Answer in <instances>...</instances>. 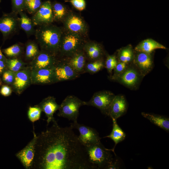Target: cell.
<instances>
[{"instance_id":"obj_1","label":"cell","mask_w":169,"mask_h":169,"mask_svg":"<svg viewBox=\"0 0 169 169\" xmlns=\"http://www.w3.org/2000/svg\"><path fill=\"white\" fill-rule=\"evenodd\" d=\"M52 125L37 136L33 169H93L84 146L70 126Z\"/></svg>"},{"instance_id":"obj_2","label":"cell","mask_w":169,"mask_h":169,"mask_svg":"<svg viewBox=\"0 0 169 169\" xmlns=\"http://www.w3.org/2000/svg\"><path fill=\"white\" fill-rule=\"evenodd\" d=\"M35 32L41 49L58 56L63 32L59 28L50 24L39 26Z\"/></svg>"},{"instance_id":"obj_3","label":"cell","mask_w":169,"mask_h":169,"mask_svg":"<svg viewBox=\"0 0 169 169\" xmlns=\"http://www.w3.org/2000/svg\"><path fill=\"white\" fill-rule=\"evenodd\" d=\"M84 147L88 161L93 169H106L114 159L110 151L112 149L105 148L101 142Z\"/></svg>"},{"instance_id":"obj_4","label":"cell","mask_w":169,"mask_h":169,"mask_svg":"<svg viewBox=\"0 0 169 169\" xmlns=\"http://www.w3.org/2000/svg\"><path fill=\"white\" fill-rule=\"evenodd\" d=\"M81 35L68 31L63 33L58 55L59 58H69L83 49L86 43Z\"/></svg>"},{"instance_id":"obj_5","label":"cell","mask_w":169,"mask_h":169,"mask_svg":"<svg viewBox=\"0 0 169 169\" xmlns=\"http://www.w3.org/2000/svg\"><path fill=\"white\" fill-rule=\"evenodd\" d=\"M84 105H85V101L74 95H68L60 105L57 115L73 122L77 121L79 108Z\"/></svg>"},{"instance_id":"obj_6","label":"cell","mask_w":169,"mask_h":169,"mask_svg":"<svg viewBox=\"0 0 169 169\" xmlns=\"http://www.w3.org/2000/svg\"><path fill=\"white\" fill-rule=\"evenodd\" d=\"M54 83L74 79L80 74L72 67L68 58H58L53 68Z\"/></svg>"},{"instance_id":"obj_7","label":"cell","mask_w":169,"mask_h":169,"mask_svg":"<svg viewBox=\"0 0 169 169\" xmlns=\"http://www.w3.org/2000/svg\"><path fill=\"white\" fill-rule=\"evenodd\" d=\"M143 77L131 63L121 74L111 80L118 82L131 89L135 90L138 87Z\"/></svg>"},{"instance_id":"obj_8","label":"cell","mask_w":169,"mask_h":169,"mask_svg":"<svg viewBox=\"0 0 169 169\" xmlns=\"http://www.w3.org/2000/svg\"><path fill=\"white\" fill-rule=\"evenodd\" d=\"M115 95L108 90L96 92L89 101H85V105L95 107L103 114L108 116L110 106Z\"/></svg>"},{"instance_id":"obj_9","label":"cell","mask_w":169,"mask_h":169,"mask_svg":"<svg viewBox=\"0 0 169 169\" xmlns=\"http://www.w3.org/2000/svg\"><path fill=\"white\" fill-rule=\"evenodd\" d=\"M18 14L12 12L3 13L0 17V31L3 34L4 41L20 29Z\"/></svg>"},{"instance_id":"obj_10","label":"cell","mask_w":169,"mask_h":169,"mask_svg":"<svg viewBox=\"0 0 169 169\" xmlns=\"http://www.w3.org/2000/svg\"><path fill=\"white\" fill-rule=\"evenodd\" d=\"M70 126L73 129H77L79 132L78 139L80 143L84 146L95 144L100 142L101 138L98 132L94 129L77 121L73 122Z\"/></svg>"},{"instance_id":"obj_11","label":"cell","mask_w":169,"mask_h":169,"mask_svg":"<svg viewBox=\"0 0 169 169\" xmlns=\"http://www.w3.org/2000/svg\"><path fill=\"white\" fill-rule=\"evenodd\" d=\"M58 57L46 51L40 50L37 55L28 64L31 69L53 68Z\"/></svg>"},{"instance_id":"obj_12","label":"cell","mask_w":169,"mask_h":169,"mask_svg":"<svg viewBox=\"0 0 169 169\" xmlns=\"http://www.w3.org/2000/svg\"><path fill=\"white\" fill-rule=\"evenodd\" d=\"M31 70L28 65L24 69L15 72L14 81L11 86L13 91L20 95L32 84Z\"/></svg>"},{"instance_id":"obj_13","label":"cell","mask_w":169,"mask_h":169,"mask_svg":"<svg viewBox=\"0 0 169 169\" xmlns=\"http://www.w3.org/2000/svg\"><path fill=\"white\" fill-rule=\"evenodd\" d=\"M31 19L34 25L40 26L52 23L54 20L50 1L42 3L39 8L33 14Z\"/></svg>"},{"instance_id":"obj_14","label":"cell","mask_w":169,"mask_h":169,"mask_svg":"<svg viewBox=\"0 0 169 169\" xmlns=\"http://www.w3.org/2000/svg\"><path fill=\"white\" fill-rule=\"evenodd\" d=\"M33 137L22 149L17 152L16 156L23 166L27 169L31 168L35 153V144L37 135L34 131Z\"/></svg>"},{"instance_id":"obj_15","label":"cell","mask_w":169,"mask_h":169,"mask_svg":"<svg viewBox=\"0 0 169 169\" xmlns=\"http://www.w3.org/2000/svg\"><path fill=\"white\" fill-rule=\"evenodd\" d=\"M137 52L132 63L143 77L152 69L153 62L150 54Z\"/></svg>"},{"instance_id":"obj_16","label":"cell","mask_w":169,"mask_h":169,"mask_svg":"<svg viewBox=\"0 0 169 169\" xmlns=\"http://www.w3.org/2000/svg\"><path fill=\"white\" fill-rule=\"evenodd\" d=\"M31 79L32 84L45 85L54 83L53 68L31 70Z\"/></svg>"},{"instance_id":"obj_17","label":"cell","mask_w":169,"mask_h":169,"mask_svg":"<svg viewBox=\"0 0 169 169\" xmlns=\"http://www.w3.org/2000/svg\"><path fill=\"white\" fill-rule=\"evenodd\" d=\"M64 24L67 31L81 35L86 31L87 27L82 18L76 14H71L66 17Z\"/></svg>"},{"instance_id":"obj_18","label":"cell","mask_w":169,"mask_h":169,"mask_svg":"<svg viewBox=\"0 0 169 169\" xmlns=\"http://www.w3.org/2000/svg\"><path fill=\"white\" fill-rule=\"evenodd\" d=\"M127 108L125 97L122 95H115L110 106L108 116L117 120L125 113Z\"/></svg>"},{"instance_id":"obj_19","label":"cell","mask_w":169,"mask_h":169,"mask_svg":"<svg viewBox=\"0 0 169 169\" xmlns=\"http://www.w3.org/2000/svg\"><path fill=\"white\" fill-rule=\"evenodd\" d=\"M38 105L47 117V125H48L50 122L55 119L54 114L58 110L60 105L57 103L54 97L49 96L44 99Z\"/></svg>"},{"instance_id":"obj_20","label":"cell","mask_w":169,"mask_h":169,"mask_svg":"<svg viewBox=\"0 0 169 169\" xmlns=\"http://www.w3.org/2000/svg\"><path fill=\"white\" fill-rule=\"evenodd\" d=\"M83 50L87 60L89 61L101 59L104 54L102 47L100 44L94 42L86 43Z\"/></svg>"},{"instance_id":"obj_21","label":"cell","mask_w":169,"mask_h":169,"mask_svg":"<svg viewBox=\"0 0 169 169\" xmlns=\"http://www.w3.org/2000/svg\"><path fill=\"white\" fill-rule=\"evenodd\" d=\"M72 67L80 74L84 73L87 59L83 49L68 58Z\"/></svg>"},{"instance_id":"obj_22","label":"cell","mask_w":169,"mask_h":169,"mask_svg":"<svg viewBox=\"0 0 169 169\" xmlns=\"http://www.w3.org/2000/svg\"><path fill=\"white\" fill-rule=\"evenodd\" d=\"M142 115L152 123L164 130L169 131V119L164 116L142 112Z\"/></svg>"},{"instance_id":"obj_23","label":"cell","mask_w":169,"mask_h":169,"mask_svg":"<svg viewBox=\"0 0 169 169\" xmlns=\"http://www.w3.org/2000/svg\"><path fill=\"white\" fill-rule=\"evenodd\" d=\"M166 48L160 43L151 39L143 40L139 44L135 49L136 52L151 54L154 50Z\"/></svg>"},{"instance_id":"obj_24","label":"cell","mask_w":169,"mask_h":169,"mask_svg":"<svg viewBox=\"0 0 169 169\" xmlns=\"http://www.w3.org/2000/svg\"><path fill=\"white\" fill-rule=\"evenodd\" d=\"M113 128L110 133L104 138H109L112 139L115 143V146L112 151L114 152L115 147L119 143L123 141L126 136V134L123 130L119 126L116 122V120L112 119Z\"/></svg>"},{"instance_id":"obj_25","label":"cell","mask_w":169,"mask_h":169,"mask_svg":"<svg viewBox=\"0 0 169 169\" xmlns=\"http://www.w3.org/2000/svg\"><path fill=\"white\" fill-rule=\"evenodd\" d=\"M18 14L20 15L19 18L20 28L24 31L28 36L34 34L35 25L32 19L23 12H20Z\"/></svg>"},{"instance_id":"obj_26","label":"cell","mask_w":169,"mask_h":169,"mask_svg":"<svg viewBox=\"0 0 169 169\" xmlns=\"http://www.w3.org/2000/svg\"><path fill=\"white\" fill-rule=\"evenodd\" d=\"M5 62L7 69L15 72L24 69L28 65L20 58H7Z\"/></svg>"},{"instance_id":"obj_27","label":"cell","mask_w":169,"mask_h":169,"mask_svg":"<svg viewBox=\"0 0 169 169\" xmlns=\"http://www.w3.org/2000/svg\"><path fill=\"white\" fill-rule=\"evenodd\" d=\"M134 57L132 49L130 46H128L121 49L118 52V62H122L127 64L131 63Z\"/></svg>"},{"instance_id":"obj_28","label":"cell","mask_w":169,"mask_h":169,"mask_svg":"<svg viewBox=\"0 0 169 169\" xmlns=\"http://www.w3.org/2000/svg\"><path fill=\"white\" fill-rule=\"evenodd\" d=\"M40 50L37 44L33 41L28 42L25 46V60L30 62L37 55Z\"/></svg>"},{"instance_id":"obj_29","label":"cell","mask_w":169,"mask_h":169,"mask_svg":"<svg viewBox=\"0 0 169 169\" xmlns=\"http://www.w3.org/2000/svg\"><path fill=\"white\" fill-rule=\"evenodd\" d=\"M2 52L8 58H20L23 52V47L16 44L2 50Z\"/></svg>"},{"instance_id":"obj_30","label":"cell","mask_w":169,"mask_h":169,"mask_svg":"<svg viewBox=\"0 0 169 169\" xmlns=\"http://www.w3.org/2000/svg\"><path fill=\"white\" fill-rule=\"evenodd\" d=\"M105 67V62L102 59L87 62L85 67L84 73L91 74L96 73Z\"/></svg>"},{"instance_id":"obj_31","label":"cell","mask_w":169,"mask_h":169,"mask_svg":"<svg viewBox=\"0 0 169 169\" xmlns=\"http://www.w3.org/2000/svg\"><path fill=\"white\" fill-rule=\"evenodd\" d=\"M54 20L59 21L63 19L66 15V11L61 4L56 3L52 6Z\"/></svg>"},{"instance_id":"obj_32","label":"cell","mask_w":169,"mask_h":169,"mask_svg":"<svg viewBox=\"0 0 169 169\" xmlns=\"http://www.w3.org/2000/svg\"><path fill=\"white\" fill-rule=\"evenodd\" d=\"M42 112L41 109L38 105L34 106H29L27 112L28 119L33 123L39 120Z\"/></svg>"},{"instance_id":"obj_33","label":"cell","mask_w":169,"mask_h":169,"mask_svg":"<svg viewBox=\"0 0 169 169\" xmlns=\"http://www.w3.org/2000/svg\"><path fill=\"white\" fill-rule=\"evenodd\" d=\"M1 75L2 82L5 84L11 86L14 81L15 72L7 69Z\"/></svg>"},{"instance_id":"obj_34","label":"cell","mask_w":169,"mask_h":169,"mask_svg":"<svg viewBox=\"0 0 169 169\" xmlns=\"http://www.w3.org/2000/svg\"><path fill=\"white\" fill-rule=\"evenodd\" d=\"M118 61L115 55H113L107 56L105 62V67L106 68L108 72L111 74L115 68Z\"/></svg>"},{"instance_id":"obj_35","label":"cell","mask_w":169,"mask_h":169,"mask_svg":"<svg viewBox=\"0 0 169 169\" xmlns=\"http://www.w3.org/2000/svg\"><path fill=\"white\" fill-rule=\"evenodd\" d=\"M42 3L41 0H32L26 4V8L28 13L33 14L39 8Z\"/></svg>"},{"instance_id":"obj_36","label":"cell","mask_w":169,"mask_h":169,"mask_svg":"<svg viewBox=\"0 0 169 169\" xmlns=\"http://www.w3.org/2000/svg\"><path fill=\"white\" fill-rule=\"evenodd\" d=\"M13 12L18 14L26 8L25 0H12Z\"/></svg>"},{"instance_id":"obj_37","label":"cell","mask_w":169,"mask_h":169,"mask_svg":"<svg viewBox=\"0 0 169 169\" xmlns=\"http://www.w3.org/2000/svg\"><path fill=\"white\" fill-rule=\"evenodd\" d=\"M128 64L122 62H118L116 66L113 69V75L110 77V80L115 78L121 74L125 69Z\"/></svg>"},{"instance_id":"obj_38","label":"cell","mask_w":169,"mask_h":169,"mask_svg":"<svg viewBox=\"0 0 169 169\" xmlns=\"http://www.w3.org/2000/svg\"><path fill=\"white\" fill-rule=\"evenodd\" d=\"M67 1L70 3L78 10L82 11L85 8V3L84 0H70Z\"/></svg>"},{"instance_id":"obj_39","label":"cell","mask_w":169,"mask_h":169,"mask_svg":"<svg viewBox=\"0 0 169 169\" xmlns=\"http://www.w3.org/2000/svg\"><path fill=\"white\" fill-rule=\"evenodd\" d=\"M13 90L11 86L7 85H2L0 90V93L3 96L7 97L11 95Z\"/></svg>"},{"instance_id":"obj_40","label":"cell","mask_w":169,"mask_h":169,"mask_svg":"<svg viewBox=\"0 0 169 169\" xmlns=\"http://www.w3.org/2000/svg\"><path fill=\"white\" fill-rule=\"evenodd\" d=\"M120 168V163L118 159H114L112 162L107 166L106 169H116Z\"/></svg>"},{"instance_id":"obj_41","label":"cell","mask_w":169,"mask_h":169,"mask_svg":"<svg viewBox=\"0 0 169 169\" xmlns=\"http://www.w3.org/2000/svg\"><path fill=\"white\" fill-rule=\"evenodd\" d=\"M6 60H0V75H1L3 72L7 69Z\"/></svg>"},{"instance_id":"obj_42","label":"cell","mask_w":169,"mask_h":169,"mask_svg":"<svg viewBox=\"0 0 169 169\" xmlns=\"http://www.w3.org/2000/svg\"><path fill=\"white\" fill-rule=\"evenodd\" d=\"M7 58L3 55L0 48V60H6Z\"/></svg>"},{"instance_id":"obj_43","label":"cell","mask_w":169,"mask_h":169,"mask_svg":"<svg viewBox=\"0 0 169 169\" xmlns=\"http://www.w3.org/2000/svg\"><path fill=\"white\" fill-rule=\"evenodd\" d=\"M3 82L2 81L1 79L0 78V86H1L2 85H3Z\"/></svg>"},{"instance_id":"obj_44","label":"cell","mask_w":169,"mask_h":169,"mask_svg":"<svg viewBox=\"0 0 169 169\" xmlns=\"http://www.w3.org/2000/svg\"><path fill=\"white\" fill-rule=\"evenodd\" d=\"M32 0H25V4L28 3L29 2H30V1Z\"/></svg>"},{"instance_id":"obj_45","label":"cell","mask_w":169,"mask_h":169,"mask_svg":"<svg viewBox=\"0 0 169 169\" xmlns=\"http://www.w3.org/2000/svg\"><path fill=\"white\" fill-rule=\"evenodd\" d=\"M1 0H0V3L1 2Z\"/></svg>"}]
</instances>
